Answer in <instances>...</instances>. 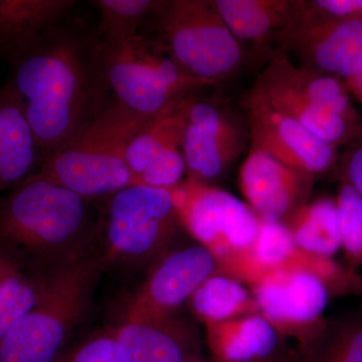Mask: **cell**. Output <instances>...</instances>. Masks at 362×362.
I'll use <instances>...</instances> for the list:
<instances>
[{
    "mask_svg": "<svg viewBox=\"0 0 362 362\" xmlns=\"http://www.w3.org/2000/svg\"><path fill=\"white\" fill-rule=\"evenodd\" d=\"M7 61L42 163L114 101L99 37L78 28L56 26Z\"/></svg>",
    "mask_w": 362,
    "mask_h": 362,
    "instance_id": "obj_1",
    "label": "cell"
},
{
    "mask_svg": "<svg viewBox=\"0 0 362 362\" xmlns=\"http://www.w3.org/2000/svg\"><path fill=\"white\" fill-rule=\"evenodd\" d=\"M87 201L40 175L0 197V246L39 261L49 271L84 254Z\"/></svg>",
    "mask_w": 362,
    "mask_h": 362,
    "instance_id": "obj_2",
    "label": "cell"
},
{
    "mask_svg": "<svg viewBox=\"0 0 362 362\" xmlns=\"http://www.w3.org/2000/svg\"><path fill=\"white\" fill-rule=\"evenodd\" d=\"M151 119L133 113L114 100L73 139L47 157L37 175L85 201L112 197L139 185L128 168L126 150Z\"/></svg>",
    "mask_w": 362,
    "mask_h": 362,
    "instance_id": "obj_3",
    "label": "cell"
},
{
    "mask_svg": "<svg viewBox=\"0 0 362 362\" xmlns=\"http://www.w3.org/2000/svg\"><path fill=\"white\" fill-rule=\"evenodd\" d=\"M101 257L82 254L40 276L32 308L0 341V362H54L84 316Z\"/></svg>",
    "mask_w": 362,
    "mask_h": 362,
    "instance_id": "obj_4",
    "label": "cell"
},
{
    "mask_svg": "<svg viewBox=\"0 0 362 362\" xmlns=\"http://www.w3.org/2000/svg\"><path fill=\"white\" fill-rule=\"evenodd\" d=\"M250 93L338 149L362 138L361 117L344 81L287 56L269 62Z\"/></svg>",
    "mask_w": 362,
    "mask_h": 362,
    "instance_id": "obj_5",
    "label": "cell"
},
{
    "mask_svg": "<svg viewBox=\"0 0 362 362\" xmlns=\"http://www.w3.org/2000/svg\"><path fill=\"white\" fill-rule=\"evenodd\" d=\"M99 47L114 100L145 118H154L183 98L213 87L192 77L159 42L140 33L116 42L99 39Z\"/></svg>",
    "mask_w": 362,
    "mask_h": 362,
    "instance_id": "obj_6",
    "label": "cell"
},
{
    "mask_svg": "<svg viewBox=\"0 0 362 362\" xmlns=\"http://www.w3.org/2000/svg\"><path fill=\"white\" fill-rule=\"evenodd\" d=\"M162 49L192 77L211 86L249 61L214 0H160L153 20Z\"/></svg>",
    "mask_w": 362,
    "mask_h": 362,
    "instance_id": "obj_7",
    "label": "cell"
},
{
    "mask_svg": "<svg viewBox=\"0 0 362 362\" xmlns=\"http://www.w3.org/2000/svg\"><path fill=\"white\" fill-rule=\"evenodd\" d=\"M102 265L141 264L165 251L181 226L173 189L135 185L112 195L103 223Z\"/></svg>",
    "mask_w": 362,
    "mask_h": 362,
    "instance_id": "obj_8",
    "label": "cell"
},
{
    "mask_svg": "<svg viewBox=\"0 0 362 362\" xmlns=\"http://www.w3.org/2000/svg\"><path fill=\"white\" fill-rule=\"evenodd\" d=\"M173 190L183 230L218 262L246 249L256 238L261 221L230 192L190 178Z\"/></svg>",
    "mask_w": 362,
    "mask_h": 362,
    "instance_id": "obj_9",
    "label": "cell"
},
{
    "mask_svg": "<svg viewBox=\"0 0 362 362\" xmlns=\"http://www.w3.org/2000/svg\"><path fill=\"white\" fill-rule=\"evenodd\" d=\"M247 141V120L230 105L197 94L192 97L181 138L187 178L213 185L239 158Z\"/></svg>",
    "mask_w": 362,
    "mask_h": 362,
    "instance_id": "obj_10",
    "label": "cell"
},
{
    "mask_svg": "<svg viewBox=\"0 0 362 362\" xmlns=\"http://www.w3.org/2000/svg\"><path fill=\"white\" fill-rule=\"evenodd\" d=\"M251 289L259 314L281 337L294 338L297 344H301L313 337L325 322L324 312L330 294L322 281L310 272H274Z\"/></svg>",
    "mask_w": 362,
    "mask_h": 362,
    "instance_id": "obj_11",
    "label": "cell"
},
{
    "mask_svg": "<svg viewBox=\"0 0 362 362\" xmlns=\"http://www.w3.org/2000/svg\"><path fill=\"white\" fill-rule=\"evenodd\" d=\"M246 111L251 148L261 150L285 165L314 177L328 175L339 165L337 147L274 110L251 93L247 94Z\"/></svg>",
    "mask_w": 362,
    "mask_h": 362,
    "instance_id": "obj_12",
    "label": "cell"
},
{
    "mask_svg": "<svg viewBox=\"0 0 362 362\" xmlns=\"http://www.w3.org/2000/svg\"><path fill=\"white\" fill-rule=\"evenodd\" d=\"M279 54L346 82L362 70V20L301 21L295 16L279 40Z\"/></svg>",
    "mask_w": 362,
    "mask_h": 362,
    "instance_id": "obj_13",
    "label": "cell"
},
{
    "mask_svg": "<svg viewBox=\"0 0 362 362\" xmlns=\"http://www.w3.org/2000/svg\"><path fill=\"white\" fill-rule=\"evenodd\" d=\"M314 181V176L251 147L239 177L240 192L257 218L286 226L308 204Z\"/></svg>",
    "mask_w": 362,
    "mask_h": 362,
    "instance_id": "obj_14",
    "label": "cell"
},
{
    "mask_svg": "<svg viewBox=\"0 0 362 362\" xmlns=\"http://www.w3.org/2000/svg\"><path fill=\"white\" fill-rule=\"evenodd\" d=\"M218 274L220 262L206 247L199 244L176 250L161 259L124 312L173 315L207 279Z\"/></svg>",
    "mask_w": 362,
    "mask_h": 362,
    "instance_id": "obj_15",
    "label": "cell"
},
{
    "mask_svg": "<svg viewBox=\"0 0 362 362\" xmlns=\"http://www.w3.org/2000/svg\"><path fill=\"white\" fill-rule=\"evenodd\" d=\"M123 362H194L202 359L197 331L175 315L124 312L109 328Z\"/></svg>",
    "mask_w": 362,
    "mask_h": 362,
    "instance_id": "obj_16",
    "label": "cell"
},
{
    "mask_svg": "<svg viewBox=\"0 0 362 362\" xmlns=\"http://www.w3.org/2000/svg\"><path fill=\"white\" fill-rule=\"evenodd\" d=\"M228 30L247 57L263 54L276 45L291 25L301 0H214Z\"/></svg>",
    "mask_w": 362,
    "mask_h": 362,
    "instance_id": "obj_17",
    "label": "cell"
},
{
    "mask_svg": "<svg viewBox=\"0 0 362 362\" xmlns=\"http://www.w3.org/2000/svg\"><path fill=\"white\" fill-rule=\"evenodd\" d=\"M303 254L287 226L261 221L250 246L220 261L221 274L252 288L274 272L300 269Z\"/></svg>",
    "mask_w": 362,
    "mask_h": 362,
    "instance_id": "obj_18",
    "label": "cell"
},
{
    "mask_svg": "<svg viewBox=\"0 0 362 362\" xmlns=\"http://www.w3.org/2000/svg\"><path fill=\"white\" fill-rule=\"evenodd\" d=\"M40 161L25 105L11 82L0 87V190L18 187Z\"/></svg>",
    "mask_w": 362,
    "mask_h": 362,
    "instance_id": "obj_19",
    "label": "cell"
},
{
    "mask_svg": "<svg viewBox=\"0 0 362 362\" xmlns=\"http://www.w3.org/2000/svg\"><path fill=\"white\" fill-rule=\"evenodd\" d=\"M206 333L216 362H264L281 356L282 337L261 314L206 324Z\"/></svg>",
    "mask_w": 362,
    "mask_h": 362,
    "instance_id": "obj_20",
    "label": "cell"
},
{
    "mask_svg": "<svg viewBox=\"0 0 362 362\" xmlns=\"http://www.w3.org/2000/svg\"><path fill=\"white\" fill-rule=\"evenodd\" d=\"M77 2L0 0V54L8 59L42 33L63 25Z\"/></svg>",
    "mask_w": 362,
    "mask_h": 362,
    "instance_id": "obj_21",
    "label": "cell"
},
{
    "mask_svg": "<svg viewBox=\"0 0 362 362\" xmlns=\"http://www.w3.org/2000/svg\"><path fill=\"white\" fill-rule=\"evenodd\" d=\"M288 362H362V302L354 310L326 319L313 337L297 344Z\"/></svg>",
    "mask_w": 362,
    "mask_h": 362,
    "instance_id": "obj_22",
    "label": "cell"
},
{
    "mask_svg": "<svg viewBox=\"0 0 362 362\" xmlns=\"http://www.w3.org/2000/svg\"><path fill=\"white\" fill-rule=\"evenodd\" d=\"M287 226L302 251L332 258L341 249L337 197H321L309 202Z\"/></svg>",
    "mask_w": 362,
    "mask_h": 362,
    "instance_id": "obj_23",
    "label": "cell"
},
{
    "mask_svg": "<svg viewBox=\"0 0 362 362\" xmlns=\"http://www.w3.org/2000/svg\"><path fill=\"white\" fill-rule=\"evenodd\" d=\"M188 303L204 325L259 314L258 304L249 289L240 281L221 274L207 279Z\"/></svg>",
    "mask_w": 362,
    "mask_h": 362,
    "instance_id": "obj_24",
    "label": "cell"
},
{
    "mask_svg": "<svg viewBox=\"0 0 362 362\" xmlns=\"http://www.w3.org/2000/svg\"><path fill=\"white\" fill-rule=\"evenodd\" d=\"M194 95L183 98L152 118L131 140L126 150V162L139 185L142 173L157 152L168 143L182 137L188 104Z\"/></svg>",
    "mask_w": 362,
    "mask_h": 362,
    "instance_id": "obj_25",
    "label": "cell"
},
{
    "mask_svg": "<svg viewBox=\"0 0 362 362\" xmlns=\"http://www.w3.org/2000/svg\"><path fill=\"white\" fill-rule=\"evenodd\" d=\"M160 0H98L100 37L103 40H123L139 33L145 21L153 20Z\"/></svg>",
    "mask_w": 362,
    "mask_h": 362,
    "instance_id": "obj_26",
    "label": "cell"
},
{
    "mask_svg": "<svg viewBox=\"0 0 362 362\" xmlns=\"http://www.w3.org/2000/svg\"><path fill=\"white\" fill-rule=\"evenodd\" d=\"M340 180L337 197L341 249L354 269L362 267V199L346 181Z\"/></svg>",
    "mask_w": 362,
    "mask_h": 362,
    "instance_id": "obj_27",
    "label": "cell"
},
{
    "mask_svg": "<svg viewBox=\"0 0 362 362\" xmlns=\"http://www.w3.org/2000/svg\"><path fill=\"white\" fill-rule=\"evenodd\" d=\"M40 276L28 277L21 270L0 292V341L37 301Z\"/></svg>",
    "mask_w": 362,
    "mask_h": 362,
    "instance_id": "obj_28",
    "label": "cell"
},
{
    "mask_svg": "<svg viewBox=\"0 0 362 362\" xmlns=\"http://www.w3.org/2000/svg\"><path fill=\"white\" fill-rule=\"evenodd\" d=\"M181 138L168 143L157 152L142 173L140 185L163 189H173L180 185L187 175Z\"/></svg>",
    "mask_w": 362,
    "mask_h": 362,
    "instance_id": "obj_29",
    "label": "cell"
},
{
    "mask_svg": "<svg viewBox=\"0 0 362 362\" xmlns=\"http://www.w3.org/2000/svg\"><path fill=\"white\" fill-rule=\"evenodd\" d=\"M296 20H362V0H301Z\"/></svg>",
    "mask_w": 362,
    "mask_h": 362,
    "instance_id": "obj_30",
    "label": "cell"
},
{
    "mask_svg": "<svg viewBox=\"0 0 362 362\" xmlns=\"http://www.w3.org/2000/svg\"><path fill=\"white\" fill-rule=\"evenodd\" d=\"M54 362H123L110 330L90 337L70 350L62 352Z\"/></svg>",
    "mask_w": 362,
    "mask_h": 362,
    "instance_id": "obj_31",
    "label": "cell"
},
{
    "mask_svg": "<svg viewBox=\"0 0 362 362\" xmlns=\"http://www.w3.org/2000/svg\"><path fill=\"white\" fill-rule=\"evenodd\" d=\"M339 180L346 181L362 199V138L345 147L340 157Z\"/></svg>",
    "mask_w": 362,
    "mask_h": 362,
    "instance_id": "obj_32",
    "label": "cell"
},
{
    "mask_svg": "<svg viewBox=\"0 0 362 362\" xmlns=\"http://www.w3.org/2000/svg\"><path fill=\"white\" fill-rule=\"evenodd\" d=\"M20 271L21 269L13 259L0 256V292L2 291L8 281Z\"/></svg>",
    "mask_w": 362,
    "mask_h": 362,
    "instance_id": "obj_33",
    "label": "cell"
},
{
    "mask_svg": "<svg viewBox=\"0 0 362 362\" xmlns=\"http://www.w3.org/2000/svg\"><path fill=\"white\" fill-rule=\"evenodd\" d=\"M345 84L349 88L350 94L356 97L362 105V70L354 78L347 80Z\"/></svg>",
    "mask_w": 362,
    "mask_h": 362,
    "instance_id": "obj_34",
    "label": "cell"
},
{
    "mask_svg": "<svg viewBox=\"0 0 362 362\" xmlns=\"http://www.w3.org/2000/svg\"><path fill=\"white\" fill-rule=\"evenodd\" d=\"M194 362H207V361H204V359H199V361H194ZM264 362H287V356H284V354H282V356L275 357V358L271 359V361H264Z\"/></svg>",
    "mask_w": 362,
    "mask_h": 362,
    "instance_id": "obj_35",
    "label": "cell"
}]
</instances>
